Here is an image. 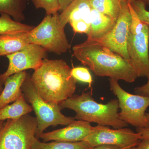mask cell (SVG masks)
<instances>
[{"label": "cell", "instance_id": "cell-1", "mask_svg": "<svg viewBox=\"0 0 149 149\" xmlns=\"http://www.w3.org/2000/svg\"><path fill=\"white\" fill-rule=\"evenodd\" d=\"M73 56L89 67L96 75L134 82L138 77L130 60L121 56L96 41L87 39L72 47Z\"/></svg>", "mask_w": 149, "mask_h": 149}, {"label": "cell", "instance_id": "cell-2", "mask_svg": "<svg viewBox=\"0 0 149 149\" xmlns=\"http://www.w3.org/2000/svg\"><path fill=\"white\" fill-rule=\"evenodd\" d=\"M71 70L63 60L45 58L31 80L45 101L59 105L73 95L76 90L77 80L72 76Z\"/></svg>", "mask_w": 149, "mask_h": 149}, {"label": "cell", "instance_id": "cell-3", "mask_svg": "<svg viewBox=\"0 0 149 149\" xmlns=\"http://www.w3.org/2000/svg\"><path fill=\"white\" fill-rule=\"evenodd\" d=\"M62 109L72 110L76 113L75 119L95 123L98 125L111 126L115 129L127 127L128 124L120 120L118 115V102L112 100L106 104L96 102L92 91L73 95L59 104Z\"/></svg>", "mask_w": 149, "mask_h": 149}, {"label": "cell", "instance_id": "cell-4", "mask_svg": "<svg viewBox=\"0 0 149 149\" xmlns=\"http://www.w3.org/2000/svg\"><path fill=\"white\" fill-rule=\"evenodd\" d=\"M22 90L36 115L37 122L36 136L37 139L49 126L67 125L75 120L74 117H68L63 114L61 112L62 109L59 105L53 104L45 101L35 89L31 76L28 74Z\"/></svg>", "mask_w": 149, "mask_h": 149}, {"label": "cell", "instance_id": "cell-5", "mask_svg": "<svg viewBox=\"0 0 149 149\" xmlns=\"http://www.w3.org/2000/svg\"><path fill=\"white\" fill-rule=\"evenodd\" d=\"M59 15L58 13L46 15L40 24L28 33L29 43L56 54L66 52L70 45L65 32V26L61 22Z\"/></svg>", "mask_w": 149, "mask_h": 149}, {"label": "cell", "instance_id": "cell-6", "mask_svg": "<svg viewBox=\"0 0 149 149\" xmlns=\"http://www.w3.org/2000/svg\"><path fill=\"white\" fill-rule=\"evenodd\" d=\"M109 81L110 90L118 98L120 120L136 128H149L146 113L149 107V97L126 92L116 79L110 78Z\"/></svg>", "mask_w": 149, "mask_h": 149}, {"label": "cell", "instance_id": "cell-7", "mask_svg": "<svg viewBox=\"0 0 149 149\" xmlns=\"http://www.w3.org/2000/svg\"><path fill=\"white\" fill-rule=\"evenodd\" d=\"M37 128L36 118L29 114L8 119L0 131V149H32Z\"/></svg>", "mask_w": 149, "mask_h": 149}, {"label": "cell", "instance_id": "cell-8", "mask_svg": "<svg viewBox=\"0 0 149 149\" xmlns=\"http://www.w3.org/2000/svg\"><path fill=\"white\" fill-rule=\"evenodd\" d=\"M130 22L131 16L128 3L121 1L119 15L111 31L98 40L93 41L109 48L125 59L130 60L127 52V44L130 32Z\"/></svg>", "mask_w": 149, "mask_h": 149}, {"label": "cell", "instance_id": "cell-9", "mask_svg": "<svg viewBox=\"0 0 149 149\" xmlns=\"http://www.w3.org/2000/svg\"><path fill=\"white\" fill-rule=\"evenodd\" d=\"M141 141V135L129 128L111 129L98 125L84 139L91 148L101 145H109L130 148L136 147Z\"/></svg>", "mask_w": 149, "mask_h": 149}, {"label": "cell", "instance_id": "cell-10", "mask_svg": "<svg viewBox=\"0 0 149 149\" xmlns=\"http://www.w3.org/2000/svg\"><path fill=\"white\" fill-rule=\"evenodd\" d=\"M47 52L41 46L29 44L21 50L6 56L9 65L5 72L0 74L1 83L3 85L8 77L15 73L27 70L37 69L46 58Z\"/></svg>", "mask_w": 149, "mask_h": 149}, {"label": "cell", "instance_id": "cell-11", "mask_svg": "<svg viewBox=\"0 0 149 149\" xmlns=\"http://www.w3.org/2000/svg\"><path fill=\"white\" fill-rule=\"evenodd\" d=\"M149 25L144 24L141 33L133 35L130 32L127 52L138 77L149 79Z\"/></svg>", "mask_w": 149, "mask_h": 149}, {"label": "cell", "instance_id": "cell-12", "mask_svg": "<svg viewBox=\"0 0 149 149\" xmlns=\"http://www.w3.org/2000/svg\"><path fill=\"white\" fill-rule=\"evenodd\" d=\"M66 127L47 133H43L39 136L44 142L50 141L77 142L84 141L94 130L91 123L81 120H74Z\"/></svg>", "mask_w": 149, "mask_h": 149}, {"label": "cell", "instance_id": "cell-13", "mask_svg": "<svg viewBox=\"0 0 149 149\" xmlns=\"http://www.w3.org/2000/svg\"><path fill=\"white\" fill-rule=\"evenodd\" d=\"M27 74L26 71H22L11 75L6 80L0 94V109L15 101L23 95L22 87Z\"/></svg>", "mask_w": 149, "mask_h": 149}, {"label": "cell", "instance_id": "cell-14", "mask_svg": "<svg viewBox=\"0 0 149 149\" xmlns=\"http://www.w3.org/2000/svg\"><path fill=\"white\" fill-rule=\"evenodd\" d=\"M92 9L88 0H74L59 15V17L62 24L64 26L68 23L80 20H85L90 24Z\"/></svg>", "mask_w": 149, "mask_h": 149}, {"label": "cell", "instance_id": "cell-15", "mask_svg": "<svg viewBox=\"0 0 149 149\" xmlns=\"http://www.w3.org/2000/svg\"><path fill=\"white\" fill-rule=\"evenodd\" d=\"M116 20L92 8L90 17V27L87 39L98 40L111 31Z\"/></svg>", "mask_w": 149, "mask_h": 149}, {"label": "cell", "instance_id": "cell-16", "mask_svg": "<svg viewBox=\"0 0 149 149\" xmlns=\"http://www.w3.org/2000/svg\"><path fill=\"white\" fill-rule=\"evenodd\" d=\"M29 32L0 35V57L21 50L30 44L28 40Z\"/></svg>", "mask_w": 149, "mask_h": 149}, {"label": "cell", "instance_id": "cell-17", "mask_svg": "<svg viewBox=\"0 0 149 149\" xmlns=\"http://www.w3.org/2000/svg\"><path fill=\"white\" fill-rule=\"evenodd\" d=\"M33 109L27 103L24 94L10 105H8L0 109V121L9 119H17L29 114Z\"/></svg>", "mask_w": 149, "mask_h": 149}, {"label": "cell", "instance_id": "cell-18", "mask_svg": "<svg viewBox=\"0 0 149 149\" xmlns=\"http://www.w3.org/2000/svg\"><path fill=\"white\" fill-rule=\"evenodd\" d=\"M35 27L15 21L7 14L1 13L0 35L27 33L30 32Z\"/></svg>", "mask_w": 149, "mask_h": 149}, {"label": "cell", "instance_id": "cell-19", "mask_svg": "<svg viewBox=\"0 0 149 149\" xmlns=\"http://www.w3.org/2000/svg\"><path fill=\"white\" fill-rule=\"evenodd\" d=\"M27 0H0V14L5 13L21 22L25 19L24 11Z\"/></svg>", "mask_w": 149, "mask_h": 149}, {"label": "cell", "instance_id": "cell-20", "mask_svg": "<svg viewBox=\"0 0 149 149\" xmlns=\"http://www.w3.org/2000/svg\"><path fill=\"white\" fill-rule=\"evenodd\" d=\"M92 8L117 20L120 12V0H90Z\"/></svg>", "mask_w": 149, "mask_h": 149}, {"label": "cell", "instance_id": "cell-21", "mask_svg": "<svg viewBox=\"0 0 149 149\" xmlns=\"http://www.w3.org/2000/svg\"><path fill=\"white\" fill-rule=\"evenodd\" d=\"M91 147L85 141L67 142L54 141L50 143L42 142L36 138L32 149H90Z\"/></svg>", "mask_w": 149, "mask_h": 149}, {"label": "cell", "instance_id": "cell-22", "mask_svg": "<svg viewBox=\"0 0 149 149\" xmlns=\"http://www.w3.org/2000/svg\"><path fill=\"white\" fill-rule=\"evenodd\" d=\"M35 8H42L45 11L46 15L58 13L60 10L59 0H31Z\"/></svg>", "mask_w": 149, "mask_h": 149}, {"label": "cell", "instance_id": "cell-23", "mask_svg": "<svg viewBox=\"0 0 149 149\" xmlns=\"http://www.w3.org/2000/svg\"><path fill=\"white\" fill-rule=\"evenodd\" d=\"M128 3H130L141 21L149 25V11L146 8L147 6L141 0H133Z\"/></svg>", "mask_w": 149, "mask_h": 149}, {"label": "cell", "instance_id": "cell-24", "mask_svg": "<svg viewBox=\"0 0 149 149\" xmlns=\"http://www.w3.org/2000/svg\"><path fill=\"white\" fill-rule=\"evenodd\" d=\"M71 73L77 81L88 83L90 86L92 85L93 78L88 68L83 67L73 68L71 69Z\"/></svg>", "mask_w": 149, "mask_h": 149}, {"label": "cell", "instance_id": "cell-25", "mask_svg": "<svg viewBox=\"0 0 149 149\" xmlns=\"http://www.w3.org/2000/svg\"><path fill=\"white\" fill-rule=\"evenodd\" d=\"M128 5L131 16L130 32L133 35H137L142 32L144 23L141 21L130 3H128Z\"/></svg>", "mask_w": 149, "mask_h": 149}, {"label": "cell", "instance_id": "cell-26", "mask_svg": "<svg viewBox=\"0 0 149 149\" xmlns=\"http://www.w3.org/2000/svg\"><path fill=\"white\" fill-rule=\"evenodd\" d=\"M72 30L75 33L88 34L90 29V24L83 20L72 22L69 23Z\"/></svg>", "mask_w": 149, "mask_h": 149}, {"label": "cell", "instance_id": "cell-27", "mask_svg": "<svg viewBox=\"0 0 149 149\" xmlns=\"http://www.w3.org/2000/svg\"><path fill=\"white\" fill-rule=\"evenodd\" d=\"M135 93L136 95L149 97V79L146 84L135 88Z\"/></svg>", "mask_w": 149, "mask_h": 149}, {"label": "cell", "instance_id": "cell-28", "mask_svg": "<svg viewBox=\"0 0 149 149\" xmlns=\"http://www.w3.org/2000/svg\"><path fill=\"white\" fill-rule=\"evenodd\" d=\"M127 148H128L112 146V145H101L93 147L90 149H126Z\"/></svg>", "mask_w": 149, "mask_h": 149}, {"label": "cell", "instance_id": "cell-29", "mask_svg": "<svg viewBox=\"0 0 149 149\" xmlns=\"http://www.w3.org/2000/svg\"><path fill=\"white\" fill-rule=\"evenodd\" d=\"M136 131L141 135V140L149 139V128H136Z\"/></svg>", "mask_w": 149, "mask_h": 149}, {"label": "cell", "instance_id": "cell-30", "mask_svg": "<svg viewBox=\"0 0 149 149\" xmlns=\"http://www.w3.org/2000/svg\"><path fill=\"white\" fill-rule=\"evenodd\" d=\"M74 0H59L60 13L63 11Z\"/></svg>", "mask_w": 149, "mask_h": 149}, {"label": "cell", "instance_id": "cell-31", "mask_svg": "<svg viewBox=\"0 0 149 149\" xmlns=\"http://www.w3.org/2000/svg\"><path fill=\"white\" fill-rule=\"evenodd\" d=\"M136 149H149V139L141 140L136 146Z\"/></svg>", "mask_w": 149, "mask_h": 149}, {"label": "cell", "instance_id": "cell-32", "mask_svg": "<svg viewBox=\"0 0 149 149\" xmlns=\"http://www.w3.org/2000/svg\"><path fill=\"white\" fill-rule=\"evenodd\" d=\"M4 121H0V131L1 130L3 126L4 125L5 123Z\"/></svg>", "mask_w": 149, "mask_h": 149}, {"label": "cell", "instance_id": "cell-33", "mask_svg": "<svg viewBox=\"0 0 149 149\" xmlns=\"http://www.w3.org/2000/svg\"><path fill=\"white\" fill-rule=\"evenodd\" d=\"M146 5H149V0H141Z\"/></svg>", "mask_w": 149, "mask_h": 149}, {"label": "cell", "instance_id": "cell-34", "mask_svg": "<svg viewBox=\"0 0 149 149\" xmlns=\"http://www.w3.org/2000/svg\"><path fill=\"white\" fill-rule=\"evenodd\" d=\"M3 84L2 83H1V81H0V94H1V93L2 92L3 89Z\"/></svg>", "mask_w": 149, "mask_h": 149}, {"label": "cell", "instance_id": "cell-35", "mask_svg": "<svg viewBox=\"0 0 149 149\" xmlns=\"http://www.w3.org/2000/svg\"><path fill=\"white\" fill-rule=\"evenodd\" d=\"M146 116L148 120L149 121V113H146Z\"/></svg>", "mask_w": 149, "mask_h": 149}, {"label": "cell", "instance_id": "cell-36", "mask_svg": "<svg viewBox=\"0 0 149 149\" xmlns=\"http://www.w3.org/2000/svg\"><path fill=\"white\" fill-rule=\"evenodd\" d=\"M126 149H136V147H132V148H128Z\"/></svg>", "mask_w": 149, "mask_h": 149}, {"label": "cell", "instance_id": "cell-37", "mask_svg": "<svg viewBox=\"0 0 149 149\" xmlns=\"http://www.w3.org/2000/svg\"><path fill=\"white\" fill-rule=\"evenodd\" d=\"M133 1V0H126V2L127 3H130L131 1Z\"/></svg>", "mask_w": 149, "mask_h": 149}, {"label": "cell", "instance_id": "cell-38", "mask_svg": "<svg viewBox=\"0 0 149 149\" xmlns=\"http://www.w3.org/2000/svg\"><path fill=\"white\" fill-rule=\"evenodd\" d=\"M120 1H126V0H120Z\"/></svg>", "mask_w": 149, "mask_h": 149}, {"label": "cell", "instance_id": "cell-39", "mask_svg": "<svg viewBox=\"0 0 149 149\" xmlns=\"http://www.w3.org/2000/svg\"><path fill=\"white\" fill-rule=\"evenodd\" d=\"M88 1H90V0H88Z\"/></svg>", "mask_w": 149, "mask_h": 149}, {"label": "cell", "instance_id": "cell-40", "mask_svg": "<svg viewBox=\"0 0 149 149\" xmlns=\"http://www.w3.org/2000/svg\"><path fill=\"white\" fill-rule=\"evenodd\" d=\"M27 1H29V0H27Z\"/></svg>", "mask_w": 149, "mask_h": 149}]
</instances>
